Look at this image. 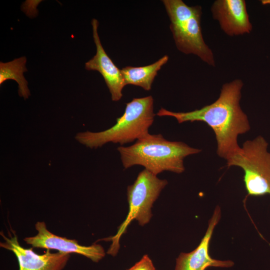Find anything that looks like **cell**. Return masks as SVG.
I'll return each mask as SVG.
<instances>
[{
  "mask_svg": "<svg viewBox=\"0 0 270 270\" xmlns=\"http://www.w3.org/2000/svg\"><path fill=\"white\" fill-rule=\"evenodd\" d=\"M243 86L240 79H235L222 85L218 98L210 104L187 112H174L161 108L156 115L174 118L179 124L205 122L214 133L218 155L226 160L240 147L238 136L250 128L248 117L240 105Z\"/></svg>",
  "mask_w": 270,
  "mask_h": 270,
  "instance_id": "1",
  "label": "cell"
},
{
  "mask_svg": "<svg viewBox=\"0 0 270 270\" xmlns=\"http://www.w3.org/2000/svg\"><path fill=\"white\" fill-rule=\"evenodd\" d=\"M117 150L125 169L142 166L156 176L164 171L183 172L184 158L202 151L182 142L168 140L161 134L150 133L132 145L120 146Z\"/></svg>",
  "mask_w": 270,
  "mask_h": 270,
  "instance_id": "2",
  "label": "cell"
},
{
  "mask_svg": "<svg viewBox=\"0 0 270 270\" xmlns=\"http://www.w3.org/2000/svg\"><path fill=\"white\" fill-rule=\"evenodd\" d=\"M126 104L124 114L116 118L114 126L102 132H79L76 139L87 147L95 148L110 142L122 146L149 134L156 115L152 96L134 98Z\"/></svg>",
  "mask_w": 270,
  "mask_h": 270,
  "instance_id": "3",
  "label": "cell"
},
{
  "mask_svg": "<svg viewBox=\"0 0 270 270\" xmlns=\"http://www.w3.org/2000/svg\"><path fill=\"white\" fill-rule=\"evenodd\" d=\"M170 20V28L177 49L197 56L207 64L216 66L212 50L204 40L201 26L200 6H189L182 0H162Z\"/></svg>",
  "mask_w": 270,
  "mask_h": 270,
  "instance_id": "4",
  "label": "cell"
},
{
  "mask_svg": "<svg viewBox=\"0 0 270 270\" xmlns=\"http://www.w3.org/2000/svg\"><path fill=\"white\" fill-rule=\"evenodd\" d=\"M167 184L166 180L159 178L146 169L138 174L134 184L127 188L129 208L126 219L118 227L116 234L105 240L112 242L108 254L113 256L116 255L120 238L132 220H136L142 226L150 222L152 205Z\"/></svg>",
  "mask_w": 270,
  "mask_h": 270,
  "instance_id": "5",
  "label": "cell"
},
{
  "mask_svg": "<svg viewBox=\"0 0 270 270\" xmlns=\"http://www.w3.org/2000/svg\"><path fill=\"white\" fill-rule=\"evenodd\" d=\"M268 144L258 136L244 142L226 160L228 166L240 167L244 172V182L248 196L270 194V152Z\"/></svg>",
  "mask_w": 270,
  "mask_h": 270,
  "instance_id": "6",
  "label": "cell"
},
{
  "mask_svg": "<svg viewBox=\"0 0 270 270\" xmlns=\"http://www.w3.org/2000/svg\"><path fill=\"white\" fill-rule=\"evenodd\" d=\"M221 218V208L217 206L208 222L205 234L198 246L189 252H181L176 259L174 270H206L209 267L230 268L234 265L231 260H219L211 257L210 242L214 230Z\"/></svg>",
  "mask_w": 270,
  "mask_h": 270,
  "instance_id": "7",
  "label": "cell"
},
{
  "mask_svg": "<svg viewBox=\"0 0 270 270\" xmlns=\"http://www.w3.org/2000/svg\"><path fill=\"white\" fill-rule=\"evenodd\" d=\"M35 227L38 231L37 234L24 239L32 248L56 250L68 254L77 253L95 262H98L105 256L104 248L100 244H94L90 246H83L79 244L76 240L56 236L48 230L43 222H38Z\"/></svg>",
  "mask_w": 270,
  "mask_h": 270,
  "instance_id": "8",
  "label": "cell"
},
{
  "mask_svg": "<svg viewBox=\"0 0 270 270\" xmlns=\"http://www.w3.org/2000/svg\"><path fill=\"white\" fill-rule=\"evenodd\" d=\"M212 18L230 36L250 34L252 26L244 0H216L211 6Z\"/></svg>",
  "mask_w": 270,
  "mask_h": 270,
  "instance_id": "9",
  "label": "cell"
},
{
  "mask_svg": "<svg viewBox=\"0 0 270 270\" xmlns=\"http://www.w3.org/2000/svg\"><path fill=\"white\" fill-rule=\"evenodd\" d=\"M5 242L0 243V246L12 251L19 264V270H62L70 257V254L58 252H50L47 250L44 254L35 253L32 248H24L21 246L16 236L8 238L1 233Z\"/></svg>",
  "mask_w": 270,
  "mask_h": 270,
  "instance_id": "10",
  "label": "cell"
},
{
  "mask_svg": "<svg viewBox=\"0 0 270 270\" xmlns=\"http://www.w3.org/2000/svg\"><path fill=\"white\" fill-rule=\"evenodd\" d=\"M93 38L96 46V52L94 56L85 64L88 70H96L102 76L109 90L112 101L120 100L123 94L122 90L126 86L121 70L114 63L105 52L98 34V22L92 20Z\"/></svg>",
  "mask_w": 270,
  "mask_h": 270,
  "instance_id": "11",
  "label": "cell"
},
{
  "mask_svg": "<svg viewBox=\"0 0 270 270\" xmlns=\"http://www.w3.org/2000/svg\"><path fill=\"white\" fill-rule=\"evenodd\" d=\"M168 56L164 55L156 62L142 66H126L123 68L122 72L126 86L132 84L140 86L149 91L158 72L168 60Z\"/></svg>",
  "mask_w": 270,
  "mask_h": 270,
  "instance_id": "12",
  "label": "cell"
},
{
  "mask_svg": "<svg viewBox=\"0 0 270 270\" xmlns=\"http://www.w3.org/2000/svg\"><path fill=\"white\" fill-rule=\"evenodd\" d=\"M26 58L22 56L7 62H0V84L8 80H13L18 84L20 96L26 99L30 95L28 82L24 76L27 71L26 66Z\"/></svg>",
  "mask_w": 270,
  "mask_h": 270,
  "instance_id": "13",
  "label": "cell"
},
{
  "mask_svg": "<svg viewBox=\"0 0 270 270\" xmlns=\"http://www.w3.org/2000/svg\"><path fill=\"white\" fill-rule=\"evenodd\" d=\"M127 270H156V269L148 256L145 254L138 262Z\"/></svg>",
  "mask_w": 270,
  "mask_h": 270,
  "instance_id": "14",
  "label": "cell"
}]
</instances>
